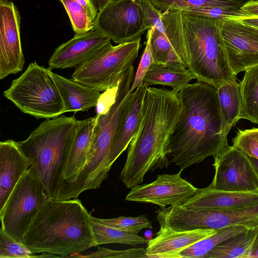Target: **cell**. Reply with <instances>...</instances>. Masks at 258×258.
<instances>
[{"label": "cell", "instance_id": "obj_1", "mask_svg": "<svg viewBox=\"0 0 258 258\" xmlns=\"http://www.w3.org/2000/svg\"><path fill=\"white\" fill-rule=\"evenodd\" d=\"M178 96L181 108L167 151L170 162L182 171L224 151L231 128L223 118L215 87L197 81L180 90Z\"/></svg>", "mask_w": 258, "mask_h": 258}, {"label": "cell", "instance_id": "obj_2", "mask_svg": "<svg viewBox=\"0 0 258 258\" xmlns=\"http://www.w3.org/2000/svg\"><path fill=\"white\" fill-rule=\"evenodd\" d=\"M178 92L147 88L137 129L119 176L127 188L141 184L148 172L169 165L167 145L181 108Z\"/></svg>", "mask_w": 258, "mask_h": 258}, {"label": "cell", "instance_id": "obj_3", "mask_svg": "<svg viewBox=\"0 0 258 258\" xmlns=\"http://www.w3.org/2000/svg\"><path fill=\"white\" fill-rule=\"evenodd\" d=\"M91 222V214L78 198H49L33 219L22 242L34 253L72 257L97 246Z\"/></svg>", "mask_w": 258, "mask_h": 258}, {"label": "cell", "instance_id": "obj_4", "mask_svg": "<svg viewBox=\"0 0 258 258\" xmlns=\"http://www.w3.org/2000/svg\"><path fill=\"white\" fill-rule=\"evenodd\" d=\"M78 121L64 115L46 119L26 139L16 142L32 162L50 199H56L63 182Z\"/></svg>", "mask_w": 258, "mask_h": 258}, {"label": "cell", "instance_id": "obj_5", "mask_svg": "<svg viewBox=\"0 0 258 258\" xmlns=\"http://www.w3.org/2000/svg\"><path fill=\"white\" fill-rule=\"evenodd\" d=\"M188 69L196 79L216 88L236 80L219 32V21L182 11Z\"/></svg>", "mask_w": 258, "mask_h": 258}, {"label": "cell", "instance_id": "obj_6", "mask_svg": "<svg viewBox=\"0 0 258 258\" xmlns=\"http://www.w3.org/2000/svg\"><path fill=\"white\" fill-rule=\"evenodd\" d=\"M134 77V68L132 66L119 82L113 104L106 113L95 115L96 123L87 160L74 182V185L82 190L98 188L108 176L110 170L108 166L109 155L126 110Z\"/></svg>", "mask_w": 258, "mask_h": 258}, {"label": "cell", "instance_id": "obj_7", "mask_svg": "<svg viewBox=\"0 0 258 258\" xmlns=\"http://www.w3.org/2000/svg\"><path fill=\"white\" fill-rule=\"evenodd\" d=\"M3 93L22 112L37 118L50 119L65 113L53 72L36 61L30 63Z\"/></svg>", "mask_w": 258, "mask_h": 258}, {"label": "cell", "instance_id": "obj_8", "mask_svg": "<svg viewBox=\"0 0 258 258\" xmlns=\"http://www.w3.org/2000/svg\"><path fill=\"white\" fill-rule=\"evenodd\" d=\"M48 199L43 183L31 166L0 210L1 227L9 235L22 242L33 219Z\"/></svg>", "mask_w": 258, "mask_h": 258}, {"label": "cell", "instance_id": "obj_9", "mask_svg": "<svg viewBox=\"0 0 258 258\" xmlns=\"http://www.w3.org/2000/svg\"><path fill=\"white\" fill-rule=\"evenodd\" d=\"M140 41L141 37L116 46L111 44L75 68L72 79L100 92L115 87L138 57Z\"/></svg>", "mask_w": 258, "mask_h": 258}, {"label": "cell", "instance_id": "obj_10", "mask_svg": "<svg viewBox=\"0 0 258 258\" xmlns=\"http://www.w3.org/2000/svg\"><path fill=\"white\" fill-rule=\"evenodd\" d=\"M166 221L168 227L174 231L220 229L235 226L254 228L258 225V204L239 209L220 210L171 206L167 212Z\"/></svg>", "mask_w": 258, "mask_h": 258}, {"label": "cell", "instance_id": "obj_11", "mask_svg": "<svg viewBox=\"0 0 258 258\" xmlns=\"http://www.w3.org/2000/svg\"><path fill=\"white\" fill-rule=\"evenodd\" d=\"M94 28L117 44L140 37L147 29L140 0H116L98 12Z\"/></svg>", "mask_w": 258, "mask_h": 258}, {"label": "cell", "instance_id": "obj_12", "mask_svg": "<svg viewBox=\"0 0 258 258\" xmlns=\"http://www.w3.org/2000/svg\"><path fill=\"white\" fill-rule=\"evenodd\" d=\"M215 169L210 188L224 191L258 190V178L249 156L241 150L229 146L214 156Z\"/></svg>", "mask_w": 258, "mask_h": 258}, {"label": "cell", "instance_id": "obj_13", "mask_svg": "<svg viewBox=\"0 0 258 258\" xmlns=\"http://www.w3.org/2000/svg\"><path fill=\"white\" fill-rule=\"evenodd\" d=\"M164 31L155 30L151 39L153 63L188 69V56L182 22V10L162 13Z\"/></svg>", "mask_w": 258, "mask_h": 258}, {"label": "cell", "instance_id": "obj_14", "mask_svg": "<svg viewBox=\"0 0 258 258\" xmlns=\"http://www.w3.org/2000/svg\"><path fill=\"white\" fill-rule=\"evenodd\" d=\"M219 32L231 68L237 75L258 64V28L238 20L219 21Z\"/></svg>", "mask_w": 258, "mask_h": 258}, {"label": "cell", "instance_id": "obj_15", "mask_svg": "<svg viewBox=\"0 0 258 258\" xmlns=\"http://www.w3.org/2000/svg\"><path fill=\"white\" fill-rule=\"evenodd\" d=\"M177 173L158 175L149 183L138 184L132 188L125 200L156 205L160 208L166 206H182L196 194L198 188Z\"/></svg>", "mask_w": 258, "mask_h": 258}, {"label": "cell", "instance_id": "obj_16", "mask_svg": "<svg viewBox=\"0 0 258 258\" xmlns=\"http://www.w3.org/2000/svg\"><path fill=\"white\" fill-rule=\"evenodd\" d=\"M21 16L11 1H0V79L21 72L25 64L20 33Z\"/></svg>", "mask_w": 258, "mask_h": 258}, {"label": "cell", "instance_id": "obj_17", "mask_svg": "<svg viewBox=\"0 0 258 258\" xmlns=\"http://www.w3.org/2000/svg\"><path fill=\"white\" fill-rule=\"evenodd\" d=\"M111 44L110 39L95 28L75 34L55 49L48 60V68L51 70L76 68Z\"/></svg>", "mask_w": 258, "mask_h": 258}, {"label": "cell", "instance_id": "obj_18", "mask_svg": "<svg viewBox=\"0 0 258 258\" xmlns=\"http://www.w3.org/2000/svg\"><path fill=\"white\" fill-rule=\"evenodd\" d=\"M218 231L213 229L174 231L160 227L155 237L149 240L146 254L148 258H180L179 254L184 249Z\"/></svg>", "mask_w": 258, "mask_h": 258}, {"label": "cell", "instance_id": "obj_19", "mask_svg": "<svg viewBox=\"0 0 258 258\" xmlns=\"http://www.w3.org/2000/svg\"><path fill=\"white\" fill-rule=\"evenodd\" d=\"M32 165L16 141L9 139L0 142V210Z\"/></svg>", "mask_w": 258, "mask_h": 258}, {"label": "cell", "instance_id": "obj_20", "mask_svg": "<svg viewBox=\"0 0 258 258\" xmlns=\"http://www.w3.org/2000/svg\"><path fill=\"white\" fill-rule=\"evenodd\" d=\"M258 204V190L231 191L215 189L208 186L198 190L182 207L188 209L228 210L244 208Z\"/></svg>", "mask_w": 258, "mask_h": 258}, {"label": "cell", "instance_id": "obj_21", "mask_svg": "<svg viewBox=\"0 0 258 258\" xmlns=\"http://www.w3.org/2000/svg\"><path fill=\"white\" fill-rule=\"evenodd\" d=\"M145 83L131 94L125 114L115 135L108 159L110 169L114 162L127 149L137 129L141 107L147 88Z\"/></svg>", "mask_w": 258, "mask_h": 258}, {"label": "cell", "instance_id": "obj_22", "mask_svg": "<svg viewBox=\"0 0 258 258\" xmlns=\"http://www.w3.org/2000/svg\"><path fill=\"white\" fill-rule=\"evenodd\" d=\"M96 119L95 116L78 120L60 188L75 181L84 168L87 160Z\"/></svg>", "mask_w": 258, "mask_h": 258}, {"label": "cell", "instance_id": "obj_23", "mask_svg": "<svg viewBox=\"0 0 258 258\" xmlns=\"http://www.w3.org/2000/svg\"><path fill=\"white\" fill-rule=\"evenodd\" d=\"M62 97L65 112L86 111L96 107L100 91L82 83L53 73Z\"/></svg>", "mask_w": 258, "mask_h": 258}, {"label": "cell", "instance_id": "obj_24", "mask_svg": "<svg viewBox=\"0 0 258 258\" xmlns=\"http://www.w3.org/2000/svg\"><path fill=\"white\" fill-rule=\"evenodd\" d=\"M194 79H196L195 76L188 69H177L153 63L144 77L143 83L148 86H169L178 92Z\"/></svg>", "mask_w": 258, "mask_h": 258}, {"label": "cell", "instance_id": "obj_25", "mask_svg": "<svg viewBox=\"0 0 258 258\" xmlns=\"http://www.w3.org/2000/svg\"><path fill=\"white\" fill-rule=\"evenodd\" d=\"M254 237V227L248 228L219 243L204 258H250Z\"/></svg>", "mask_w": 258, "mask_h": 258}, {"label": "cell", "instance_id": "obj_26", "mask_svg": "<svg viewBox=\"0 0 258 258\" xmlns=\"http://www.w3.org/2000/svg\"><path fill=\"white\" fill-rule=\"evenodd\" d=\"M239 82L241 109L239 119L258 124V64L246 70Z\"/></svg>", "mask_w": 258, "mask_h": 258}, {"label": "cell", "instance_id": "obj_27", "mask_svg": "<svg viewBox=\"0 0 258 258\" xmlns=\"http://www.w3.org/2000/svg\"><path fill=\"white\" fill-rule=\"evenodd\" d=\"M216 90L224 120L232 128L239 120L241 96L239 83L235 80L222 84Z\"/></svg>", "mask_w": 258, "mask_h": 258}, {"label": "cell", "instance_id": "obj_28", "mask_svg": "<svg viewBox=\"0 0 258 258\" xmlns=\"http://www.w3.org/2000/svg\"><path fill=\"white\" fill-rule=\"evenodd\" d=\"M248 228L242 226H235L218 229L214 234L203 239L184 249L180 252L179 257L180 258H204L219 243Z\"/></svg>", "mask_w": 258, "mask_h": 258}, {"label": "cell", "instance_id": "obj_29", "mask_svg": "<svg viewBox=\"0 0 258 258\" xmlns=\"http://www.w3.org/2000/svg\"><path fill=\"white\" fill-rule=\"evenodd\" d=\"M91 226L96 246L104 244L119 243L133 246L147 243L149 240L138 235L100 224L91 218Z\"/></svg>", "mask_w": 258, "mask_h": 258}, {"label": "cell", "instance_id": "obj_30", "mask_svg": "<svg viewBox=\"0 0 258 258\" xmlns=\"http://www.w3.org/2000/svg\"><path fill=\"white\" fill-rule=\"evenodd\" d=\"M162 13L170 10H185L213 7L241 8L242 0H151Z\"/></svg>", "mask_w": 258, "mask_h": 258}, {"label": "cell", "instance_id": "obj_31", "mask_svg": "<svg viewBox=\"0 0 258 258\" xmlns=\"http://www.w3.org/2000/svg\"><path fill=\"white\" fill-rule=\"evenodd\" d=\"M32 252L22 242H20L9 235L1 227L0 258L57 257L47 253L40 254Z\"/></svg>", "mask_w": 258, "mask_h": 258}, {"label": "cell", "instance_id": "obj_32", "mask_svg": "<svg viewBox=\"0 0 258 258\" xmlns=\"http://www.w3.org/2000/svg\"><path fill=\"white\" fill-rule=\"evenodd\" d=\"M91 218L100 224L133 234H138L144 229L153 228L152 222L144 215L137 217L122 216L112 219L99 218L91 215Z\"/></svg>", "mask_w": 258, "mask_h": 258}, {"label": "cell", "instance_id": "obj_33", "mask_svg": "<svg viewBox=\"0 0 258 258\" xmlns=\"http://www.w3.org/2000/svg\"><path fill=\"white\" fill-rule=\"evenodd\" d=\"M70 18L76 34H80L94 28V22L85 8L74 0H59Z\"/></svg>", "mask_w": 258, "mask_h": 258}, {"label": "cell", "instance_id": "obj_34", "mask_svg": "<svg viewBox=\"0 0 258 258\" xmlns=\"http://www.w3.org/2000/svg\"><path fill=\"white\" fill-rule=\"evenodd\" d=\"M232 142L233 146L258 159V127L238 129Z\"/></svg>", "mask_w": 258, "mask_h": 258}, {"label": "cell", "instance_id": "obj_35", "mask_svg": "<svg viewBox=\"0 0 258 258\" xmlns=\"http://www.w3.org/2000/svg\"><path fill=\"white\" fill-rule=\"evenodd\" d=\"M96 251L91 252L87 255L80 253L74 254L73 257H98V258H148L146 249L143 247H135L124 250H113L97 246ZM72 256V257H73Z\"/></svg>", "mask_w": 258, "mask_h": 258}, {"label": "cell", "instance_id": "obj_36", "mask_svg": "<svg viewBox=\"0 0 258 258\" xmlns=\"http://www.w3.org/2000/svg\"><path fill=\"white\" fill-rule=\"evenodd\" d=\"M155 30L154 27H152L148 30L146 35V41L145 42V48L131 87L130 91L131 92L143 84L144 77L150 66L153 63V57L150 42L152 36Z\"/></svg>", "mask_w": 258, "mask_h": 258}, {"label": "cell", "instance_id": "obj_37", "mask_svg": "<svg viewBox=\"0 0 258 258\" xmlns=\"http://www.w3.org/2000/svg\"><path fill=\"white\" fill-rule=\"evenodd\" d=\"M182 11L188 14L217 20H221L233 17L247 16L241 11V8L233 7H213L188 9Z\"/></svg>", "mask_w": 258, "mask_h": 258}, {"label": "cell", "instance_id": "obj_38", "mask_svg": "<svg viewBox=\"0 0 258 258\" xmlns=\"http://www.w3.org/2000/svg\"><path fill=\"white\" fill-rule=\"evenodd\" d=\"M140 5L147 29L154 27L156 30L163 33L165 28L162 13L154 6L151 0H140Z\"/></svg>", "mask_w": 258, "mask_h": 258}, {"label": "cell", "instance_id": "obj_39", "mask_svg": "<svg viewBox=\"0 0 258 258\" xmlns=\"http://www.w3.org/2000/svg\"><path fill=\"white\" fill-rule=\"evenodd\" d=\"M118 84L115 87L104 91L101 94L96 106V114L106 113L113 104L117 96Z\"/></svg>", "mask_w": 258, "mask_h": 258}, {"label": "cell", "instance_id": "obj_40", "mask_svg": "<svg viewBox=\"0 0 258 258\" xmlns=\"http://www.w3.org/2000/svg\"><path fill=\"white\" fill-rule=\"evenodd\" d=\"M81 5L88 13L91 19L94 22L98 11L91 0H74Z\"/></svg>", "mask_w": 258, "mask_h": 258}, {"label": "cell", "instance_id": "obj_41", "mask_svg": "<svg viewBox=\"0 0 258 258\" xmlns=\"http://www.w3.org/2000/svg\"><path fill=\"white\" fill-rule=\"evenodd\" d=\"M241 11L247 16L258 17V1L244 3Z\"/></svg>", "mask_w": 258, "mask_h": 258}, {"label": "cell", "instance_id": "obj_42", "mask_svg": "<svg viewBox=\"0 0 258 258\" xmlns=\"http://www.w3.org/2000/svg\"><path fill=\"white\" fill-rule=\"evenodd\" d=\"M231 18L239 21V22L258 28V17L251 16H243L238 17H233Z\"/></svg>", "mask_w": 258, "mask_h": 258}, {"label": "cell", "instance_id": "obj_43", "mask_svg": "<svg viewBox=\"0 0 258 258\" xmlns=\"http://www.w3.org/2000/svg\"><path fill=\"white\" fill-rule=\"evenodd\" d=\"M255 237L253 242L250 258L258 257V225L254 227Z\"/></svg>", "mask_w": 258, "mask_h": 258}, {"label": "cell", "instance_id": "obj_44", "mask_svg": "<svg viewBox=\"0 0 258 258\" xmlns=\"http://www.w3.org/2000/svg\"><path fill=\"white\" fill-rule=\"evenodd\" d=\"M115 1L116 0H91L98 12Z\"/></svg>", "mask_w": 258, "mask_h": 258}, {"label": "cell", "instance_id": "obj_45", "mask_svg": "<svg viewBox=\"0 0 258 258\" xmlns=\"http://www.w3.org/2000/svg\"><path fill=\"white\" fill-rule=\"evenodd\" d=\"M249 157L258 178V159L253 157Z\"/></svg>", "mask_w": 258, "mask_h": 258}, {"label": "cell", "instance_id": "obj_46", "mask_svg": "<svg viewBox=\"0 0 258 258\" xmlns=\"http://www.w3.org/2000/svg\"><path fill=\"white\" fill-rule=\"evenodd\" d=\"M243 1H245L246 2H256V1H258V0H242Z\"/></svg>", "mask_w": 258, "mask_h": 258}]
</instances>
